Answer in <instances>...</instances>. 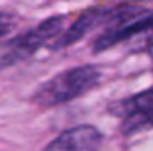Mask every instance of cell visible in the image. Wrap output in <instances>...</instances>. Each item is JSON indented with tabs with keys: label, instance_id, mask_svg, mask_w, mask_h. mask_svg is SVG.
I'll return each instance as SVG.
<instances>
[{
	"label": "cell",
	"instance_id": "cell-4",
	"mask_svg": "<svg viewBox=\"0 0 153 151\" xmlns=\"http://www.w3.org/2000/svg\"><path fill=\"white\" fill-rule=\"evenodd\" d=\"M102 133L89 124H82L62 132L45 151H96L102 144Z\"/></svg>",
	"mask_w": 153,
	"mask_h": 151
},
{
	"label": "cell",
	"instance_id": "cell-3",
	"mask_svg": "<svg viewBox=\"0 0 153 151\" xmlns=\"http://www.w3.org/2000/svg\"><path fill=\"white\" fill-rule=\"evenodd\" d=\"M130 14H134V11L126 9V7H93V9H87L61 34V38L55 39V43L50 48L52 50L66 48L76 41H80L89 30L96 29L98 25L114 23V21L123 23V21H126V18Z\"/></svg>",
	"mask_w": 153,
	"mask_h": 151
},
{
	"label": "cell",
	"instance_id": "cell-8",
	"mask_svg": "<svg viewBox=\"0 0 153 151\" xmlns=\"http://www.w3.org/2000/svg\"><path fill=\"white\" fill-rule=\"evenodd\" d=\"M148 52H150V55H152V59H153V41L150 43V46H148Z\"/></svg>",
	"mask_w": 153,
	"mask_h": 151
},
{
	"label": "cell",
	"instance_id": "cell-1",
	"mask_svg": "<svg viewBox=\"0 0 153 151\" xmlns=\"http://www.w3.org/2000/svg\"><path fill=\"white\" fill-rule=\"evenodd\" d=\"M102 73L96 66L85 64L70 68L59 75L52 76L45 84H41L38 91L34 93V103L43 107H55L61 103H68L78 96L85 94L93 87L98 85Z\"/></svg>",
	"mask_w": 153,
	"mask_h": 151
},
{
	"label": "cell",
	"instance_id": "cell-7",
	"mask_svg": "<svg viewBox=\"0 0 153 151\" xmlns=\"http://www.w3.org/2000/svg\"><path fill=\"white\" fill-rule=\"evenodd\" d=\"M9 30H11V23L7 21V18H5L4 14H0V38L5 36Z\"/></svg>",
	"mask_w": 153,
	"mask_h": 151
},
{
	"label": "cell",
	"instance_id": "cell-5",
	"mask_svg": "<svg viewBox=\"0 0 153 151\" xmlns=\"http://www.w3.org/2000/svg\"><path fill=\"white\" fill-rule=\"evenodd\" d=\"M146 30H153V13L148 14H143L139 18H134L130 21H123L119 25L111 27L109 30H105L100 38L94 41L93 44V50L98 53V52H103L111 46H114L121 41H126V39L134 38L141 32H146Z\"/></svg>",
	"mask_w": 153,
	"mask_h": 151
},
{
	"label": "cell",
	"instance_id": "cell-6",
	"mask_svg": "<svg viewBox=\"0 0 153 151\" xmlns=\"http://www.w3.org/2000/svg\"><path fill=\"white\" fill-rule=\"evenodd\" d=\"M153 110V89L152 91H144L141 94H135L128 100L117 101L116 107L111 109V112H114L116 115H130V114H146Z\"/></svg>",
	"mask_w": 153,
	"mask_h": 151
},
{
	"label": "cell",
	"instance_id": "cell-2",
	"mask_svg": "<svg viewBox=\"0 0 153 151\" xmlns=\"http://www.w3.org/2000/svg\"><path fill=\"white\" fill-rule=\"evenodd\" d=\"M64 23L66 16H52L43 20L38 27L9 39L0 52V68H9L32 57L41 46L52 39H57L59 34L64 32Z\"/></svg>",
	"mask_w": 153,
	"mask_h": 151
}]
</instances>
